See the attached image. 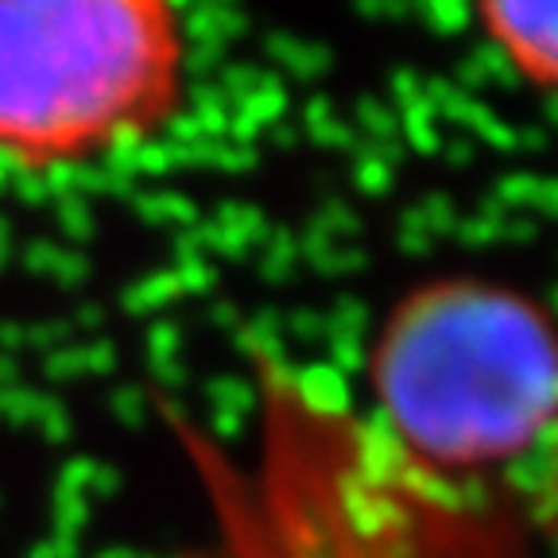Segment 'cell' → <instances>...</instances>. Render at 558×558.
Returning a JSON list of instances; mask_svg holds the SVG:
<instances>
[{
	"label": "cell",
	"instance_id": "3",
	"mask_svg": "<svg viewBox=\"0 0 558 558\" xmlns=\"http://www.w3.org/2000/svg\"><path fill=\"white\" fill-rule=\"evenodd\" d=\"M477 24L527 86L558 94V4H481Z\"/></svg>",
	"mask_w": 558,
	"mask_h": 558
},
{
	"label": "cell",
	"instance_id": "2",
	"mask_svg": "<svg viewBox=\"0 0 558 558\" xmlns=\"http://www.w3.org/2000/svg\"><path fill=\"white\" fill-rule=\"evenodd\" d=\"M191 35L163 0H0V163L121 156L174 121Z\"/></svg>",
	"mask_w": 558,
	"mask_h": 558
},
{
	"label": "cell",
	"instance_id": "4",
	"mask_svg": "<svg viewBox=\"0 0 558 558\" xmlns=\"http://www.w3.org/2000/svg\"><path fill=\"white\" fill-rule=\"evenodd\" d=\"M535 477H539V493L547 497V505L558 512V430H555V438H550L547 453H543Z\"/></svg>",
	"mask_w": 558,
	"mask_h": 558
},
{
	"label": "cell",
	"instance_id": "1",
	"mask_svg": "<svg viewBox=\"0 0 558 558\" xmlns=\"http://www.w3.org/2000/svg\"><path fill=\"white\" fill-rule=\"evenodd\" d=\"M368 392L403 458L438 477L539 470L558 430V318L500 279H423L384 314Z\"/></svg>",
	"mask_w": 558,
	"mask_h": 558
}]
</instances>
